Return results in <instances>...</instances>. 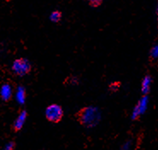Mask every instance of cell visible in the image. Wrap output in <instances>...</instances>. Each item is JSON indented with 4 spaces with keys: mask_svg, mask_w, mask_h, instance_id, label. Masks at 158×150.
<instances>
[{
    "mask_svg": "<svg viewBox=\"0 0 158 150\" xmlns=\"http://www.w3.org/2000/svg\"><path fill=\"white\" fill-rule=\"evenodd\" d=\"M151 56L153 59L158 58V44L154 45L151 50Z\"/></svg>",
    "mask_w": 158,
    "mask_h": 150,
    "instance_id": "10",
    "label": "cell"
},
{
    "mask_svg": "<svg viewBox=\"0 0 158 150\" xmlns=\"http://www.w3.org/2000/svg\"><path fill=\"white\" fill-rule=\"evenodd\" d=\"M12 93H13V90L11 87L10 84H4L1 86L0 89V96L1 99L4 101V102H7L12 96Z\"/></svg>",
    "mask_w": 158,
    "mask_h": 150,
    "instance_id": "5",
    "label": "cell"
},
{
    "mask_svg": "<svg viewBox=\"0 0 158 150\" xmlns=\"http://www.w3.org/2000/svg\"><path fill=\"white\" fill-rule=\"evenodd\" d=\"M63 110L62 107L59 106L57 104H52L48 106L45 109V117L48 120L57 123L63 119Z\"/></svg>",
    "mask_w": 158,
    "mask_h": 150,
    "instance_id": "3",
    "label": "cell"
},
{
    "mask_svg": "<svg viewBox=\"0 0 158 150\" xmlns=\"http://www.w3.org/2000/svg\"><path fill=\"white\" fill-rule=\"evenodd\" d=\"M61 18H62V13L60 11H53L52 14H51V15H50V19L53 22H60Z\"/></svg>",
    "mask_w": 158,
    "mask_h": 150,
    "instance_id": "9",
    "label": "cell"
},
{
    "mask_svg": "<svg viewBox=\"0 0 158 150\" xmlns=\"http://www.w3.org/2000/svg\"><path fill=\"white\" fill-rule=\"evenodd\" d=\"M15 143H13V142H10V143H8L5 147H4V149L5 150H12L15 148Z\"/></svg>",
    "mask_w": 158,
    "mask_h": 150,
    "instance_id": "12",
    "label": "cell"
},
{
    "mask_svg": "<svg viewBox=\"0 0 158 150\" xmlns=\"http://www.w3.org/2000/svg\"><path fill=\"white\" fill-rule=\"evenodd\" d=\"M27 112L25 110H23V111H22L20 113L18 117L16 118V120L14 122V129L16 132L20 131L23 127V125H24L27 120Z\"/></svg>",
    "mask_w": 158,
    "mask_h": 150,
    "instance_id": "6",
    "label": "cell"
},
{
    "mask_svg": "<svg viewBox=\"0 0 158 150\" xmlns=\"http://www.w3.org/2000/svg\"><path fill=\"white\" fill-rule=\"evenodd\" d=\"M89 2V4H91L92 6L93 7H98V6H99L100 4H102V2H103V0H87Z\"/></svg>",
    "mask_w": 158,
    "mask_h": 150,
    "instance_id": "11",
    "label": "cell"
},
{
    "mask_svg": "<svg viewBox=\"0 0 158 150\" xmlns=\"http://www.w3.org/2000/svg\"><path fill=\"white\" fill-rule=\"evenodd\" d=\"M151 78L147 75L143 78V81H142V84H141V91L143 95H147L150 92V89H151Z\"/></svg>",
    "mask_w": 158,
    "mask_h": 150,
    "instance_id": "8",
    "label": "cell"
},
{
    "mask_svg": "<svg viewBox=\"0 0 158 150\" xmlns=\"http://www.w3.org/2000/svg\"><path fill=\"white\" fill-rule=\"evenodd\" d=\"M156 17H157V20H158V4H157V6H156Z\"/></svg>",
    "mask_w": 158,
    "mask_h": 150,
    "instance_id": "13",
    "label": "cell"
},
{
    "mask_svg": "<svg viewBox=\"0 0 158 150\" xmlns=\"http://www.w3.org/2000/svg\"><path fill=\"white\" fill-rule=\"evenodd\" d=\"M11 69L13 73L20 77L25 76L31 71V64L26 58H19L14 61Z\"/></svg>",
    "mask_w": 158,
    "mask_h": 150,
    "instance_id": "2",
    "label": "cell"
},
{
    "mask_svg": "<svg viewBox=\"0 0 158 150\" xmlns=\"http://www.w3.org/2000/svg\"><path fill=\"white\" fill-rule=\"evenodd\" d=\"M101 114L99 109L94 107H85L78 114V120L81 124L86 127H93L98 124Z\"/></svg>",
    "mask_w": 158,
    "mask_h": 150,
    "instance_id": "1",
    "label": "cell"
},
{
    "mask_svg": "<svg viewBox=\"0 0 158 150\" xmlns=\"http://www.w3.org/2000/svg\"><path fill=\"white\" fill-rule=\"evenodd\" d=\"M15 100L21 105H23L26 102V91H25V88L23 86H19L16 90Z\"/></svg>",
    "mask_w": 158,
    "mask_h": 150,
    "instance_id": "7",
    "label": "cell"
},
{
    "mask_svg": "<svg viewBox=\"0 0 158 150\" xmlns=\"http://www.w3.org/2000/svg\"><path fill=\"white\" fill-rule=\"evenodd\" d=\"M148 103H149V99L146 95H144L140 99L139 102L138 103L137 106L134 107V109L132 111V120H136L137 118H139L140 115H142L145 113V111L148 107Z\"/></svg>",
    "mask_w": 158,
    "mask_h": 150,
    "instance_id": "4",
    "label": "cell"
}]
</instances>
